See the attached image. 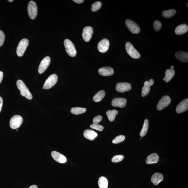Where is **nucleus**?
<instances>
[{"instance_id":"nucleus-23","label":"nucleus","mask_w":188,"mask_h":188,"mask_svg":"<svg viewBox=\"0 0 188 188\" xmlns=\"http://www.w3.org/2000/svg\"><path fill=\"white\" fill-rule=\"evenodd\" d=\"M159 157L156 153H153L148 156L146 159V163L147 164L156 163L158 162Z\"/></svg>"},{"instance_id":"nucleus-31","label":"nucleus","mask_w":188,"mask_h":188,"mask_svg":"<svg viewBox=\"0 0 188 188\" xmlns=\"http://www.w3.org/2000/svg\"><path fill=\"white\" fill-rule=\"evenodd\" d=\"M102 3L100 2H97L93 3L91 6V10L93 12H96L99 10L102 6Z\"/></svg>"},{"instance_id":"nucleus-9","label":"nucleus","mask_w":188,"mask_h":188,"mask_svg":"<svg viewBox=\"0 0 188 188\" xmlns=\"http://www.w3.org/2000/svg\"><path fill=\"white\" fill-rule=\"evenodd\" d=\"M171 102V100L169 96H164L159 100L157 106V110L158 111H161L165 108L170 104Z\"/></svg>"},{"instance_id":"nucleus-32","label":"nucleus","mask_w":188,"mask_h":188,"mask_svg":"<svg viewBox=\"0 0 188 188\" xmlns=\"http://www.w3.org/2000/svg\"><path fill=\"white\" fill-rule=\"evenodd\" d=\"M125 139V137L123 135H119L116 137L112 141L113 144H117L123 142Z\"/></svg>"},{"instance_id":"nucleus-6","label":"nucleus","mask_w":188,"mask_h":188,"mask_svg":"<svg viewBox=\"0 0 188 188\" xmlns=\"http://www.w3.org/2000/svg\"><path fill=\"white\" fill-rule=\"evenodd\" d=\"M58 76L56 74H53L49 76L44 85L43 89H49L55 85L58 81Z\"/></svg>"},{"instance_id":"nucleus-11","label":"nucleus","mask_w":188,"mask_h":188,"mask_svg":"<svg viewBox=\"0 0 188 188\" xmlns=\"http://www.w3.org/2000/svg\"><path fill=\"white\" fill-rule=\"evenodd\" d=\"M132 89L131 84L126 82L118 83L116 86L117 91L120 93H123L129 91Z\"/></svg>"},{"instance_id":"nucleus-38","label":"nucleus","mask_w":188,"mask_h":188,"mask_svg":"<svg viewBox=\"0 0 188 188\" xmlns=\"http://www.w3.org/2000/svg\"><path fill=\"white\" fill-rule=\"evenodd\" d=\"M3 104V100L1 97H0V112L2 110Z\"/></svg>"},{"instance_id":"nucleus-29","label":"nucleus","mask_w":188,"mask_h":188,"mask_svg":"<svg viewBox=\"0 0 188 188\" xmlns=\"http://www.w3.org/2000/svg\"><path fill=\"white\" fill-rule=\"evenodd\" d=\"M86 109L84 108H73L71 110V112L73 114L75 115H79L82 114L86 112Z\"/></svg>"},{"instance_id":"nucleus-34","label":"nucleus","mask_w":188,"mask_h":188,"mask_svg":"<svg viewBox=\"0 0 188 188\" xmlns=\"http://www.w3.org/2000/svg\"><path fill=\"white\" fill-rule=\"evenodd\" d=\"M90 127L92 129L100 131V132H102L104 129L103 126L98 124H93L90 125Z\"/></svg>"},{"instance_id":"nucleus-12","label":"nucleus","mask_w":188,"mask_h":188,"mask_svg":"<svg viewBox=\"0 0 188 188\" xmlns=\"http://www.w3.org/2000/svg\"><path fill=\"white\" fill-rule=\"evenodd\" d=\"M93 33V29L90 26H87L83 30L82 36L83 39L86 42H88L90 41Z\"/></svg>"},{"instance_id":"nucleus-1","label":"nucleus","mask_w":188,"mask_h":188,"mask_svg":"<svg viewBox=\"0 0 188 188\" xmlns=\"http://www.w3.org/2000/svg\"><path fill=\"white\" fill-rule=\"evenodd\" d=\"M17 88L20 91V95L25 97L27 99L31 100L32 96L28 87L26 86L24 83L21 80H18L17 82Z\"/></svg>"},{"instance_id":"nucleus-37","label":"nucleus","mask_w":188,"mask_h":188,"mask_svg":"<svg viewBox=\"0 0 188 188\" xmlns=\"http://www.w3.org/2000/svg\"><path fill=\"white\" fill-rule=\"evenodd\" d=\"M102 117L101 116L98 115L93 118V124H98L101 121Z\"/></svg>"},{"instance_id":"nucleus-24","label":"nucleus","mask_w":188,"mask_h":188,"mask_svg":"<svg viewBox=\"0 0 188 188\" xmlns=\"http://www.w3.org/2000/svg\"><path fill=\"white\" fill-rule=\"evenodd\" d=\"M175 74V71L174 69H168L166 71L165 78L163 80L166 82H168L171 80L174 77Z\"/></svg>"},{"instance_id":"nucleus-4","label":"nucleus","mask_w":188,"mask_h":188,"mask_svg":"<svg viewBox=\"0 0 188 188\" xmlns=\"http://www.w3.org/2000/svg\"><path fill=\"white\" fill-rule=\"evenodd\" d=\"M28 12L30 18L32 20L36 18L38 14V7L36 4L33 1H30L28 5Z\"/></svg>"},{"instance_id":"nucleus-35","label":"nucleus","mask_w":188,"mask_h":188,"mask_svg":"<svg viewBox=\"0 0 188 188\" xmlns=\"http://www.w3.org/2000/svg\"><path fill=\"white\" fill-rule=\"evenodd\" d=\"M153 26L154 29L156 31L158 32L160 30L162 27V24L160 22L156 20L154 22Z\"/></svg>"},{"instance_id":"nucleus-18","label":"nucleus","mask_w":188,"mask_h":188,"mask_svg":"<svg viewBox=\"0 0 188 188\" xmlns=\"http://www.w3.org/2000/svg\"><path fill=\"white\" fill-rule=\"evenodd\" d=\"M98 73L100 75L103 76H110L114 73V71L111 67H105L100 68L98 71Z\"/></svg>"},{"instance_id":"nucleus-43","label":"nucleus","mask_w":188,"mask_h":188,"mask_svg":"<svg viewBox=\"0 0 188 188\" xmlns=\"http://www.w3.org/2000/svg\"><path fill=\"white\" fill-rule=\"evenodd\" d=\"M8 2H12L14 1H13V0H8Z\"/></svg>"},{"instance_id":"nucleus-21","label":"nucleus","mask_w":188,"mask_h":188,"mask_svg":"<svg viewBox=\"0 0 188 188\" xmlns=\"http://www.w3.org/2000/svg\"><path fill=\"white\" fill-rule=\"evenodd\" d=\"M188 26L185 24H181L176 27L175 30V33L177 35H183L188 31Z\"/></svg>"},{"instance_id":"nucleus-41","label":"nucleus","mask_w":188,"mask_h":188,"mask_svg":"<svg viewBox=\"0 0 188 188\" xmlns=\"http://www.w3.org/2000/svg\"><path fill=\"white\" fill-rule=\"evenodd\" d=\"M29 188H38V187L36 185H33L30 186Z\"/></svg>"},{"instance_id":"nucleus-40","label":"nucleus","mask_w":188,"mask_h":188,"mask_svg":"<svg viewBox=\"0 0 188 188\" xmlns=\"http://www.w3.org/2000/svg\"><path fill=\"white\" fill-rule=\"evenodd\" d=\"M3 77V72L0 71V84L1 83Z\"/></svg>"},{"instance_id":"nucleus-5","label":"nucleus","mask_w":188,"mask_h":188,"mask_svg":"<svg viewBox=\"0 0 188 188\" xmlns=\"http://www.w3.org/2000/svg\"><path fill=\"white\" fill-rule=\"evenodd\" d=\"M126 49L127 52L131 57L135 59H139L141 57V55L139 52L130 42L126 43Z\"/></svg>"},{"instance_id":"nucleus-28","label":"nucleus","mask_w":188,"mask_h":188,"mask_svg":"<svg viewBox=\"0 0 188 188\" xmlns=\"http://www.w3.org/2000/svg\"><path fill=\"white\" fill-rule=\"evenodd\" d=\"M148 127H149L148 120L147 119H146L144 121L143 128L140 133L141 137H143L145 136L148 132Z\"/></svg>"},{"instance_id":"nucleus-20","label":"nucleus","mask_w":188,"mask_h":188,"mask_svg":"<svg viewBox=\"0 0 188 188\" xmlns=\"http://www.w3.org/2000/svg\"><path fill=\"white\" fill-rule=\"evenodd\" d=\"M84 136L86 138L90 141H93L98 136V134L95 131L89 129H87L84 131Z\"/></svg>"},{"instance_id":"nucleus-27","label":"nucleus","mask_w":188,"mask_h":188,"mask_svg":"<svg viewBox=\"0 0 188 188\" xmlns=\"http://www.w3.org/2000/svg\"><path fill=\"white\" fill-rule=\"evenodd\" d=\"M118 111L115 110H109L107 111L106 114L108 117V119L111 122L114 121L116 116L118 114Z\"/></svg>"},{"instance_id":"nucleus-44","label":"nucleus","mask_w":188,"mask_h":188,"mask_svg":"<svg viewBox=\"0 0 188 188\" xmlns=\"http://www.w3.org/2000/svg\"><path fill=\"white\" fill-rule=\"evenodd\" d=\"M188 4H187V7H188Z\"/></svg>"},{"instance_id":"nucleus-42","label":"nucleus","mask_w":188,"mask_h":188,"mask_svg":"<svg viewBox=\"0 0 188 188\" xmlns=\"http://www.w3.org/2000/svg\"><path fill=\"white\" fill-rule=\"evenodd\" d=\"M170 68H171V69H174V66H173V65H172V66L170 67Z\"/></svg>"},{"instance_id":"nucleus-14","label":"nucleus","mask_w":188,"mask_h":188,"mask_svg":"<svg viewBox=\"0 0 188 188\" xmlns=\"http://www.w3.org/2000/svg\"><path fill=\"white\" fill-rule=\"evenodd\" d=\"M153 80L150 79L149 81H146L144 84V86L142 89V97H144L147 96L150 93V86L153 85Z\"/></svg>"},{"instance_id":"nucleus-45","label":"nucleus","mask_w":188,"mask_h":188,"mask_svg":"<svg viewBox=\"0 0 188 188\" xmlns=\"http://www.w3.org/2000/svg\"><path fill=\"white\" fill-rule=\"evenodd\" d=\"M17 131H18V130H17Z\"/></svg>"},{"instance_id":"nucleus-2","label":"nucleus","mask_w":188,"mask_h":188,"mask_svg":"<svg viewBox=\"0 0 188 188\" xmlns=\"http://www.w3.org/2000/svg\"><path fill=\"white\" fill-rule=\"evenodd\" d=\"M64 44L67 53L71 57L75 56L77 52L73 43L69 39H66L64 41Z\"/></svg>"},{"instance_id":"nucleus-17","label":"nucleus","mask_w":188,"mask_h":188,"mask_svg":"<svg viewBox=\"0 0 188 188\" xmlns=\"http://www.w3.org/2000/svg\"><path fill=\"white\" fill-rule=\"evenodd\" d=\"M51 155L54 160L60 163L66 162L67 161L66 157L60 153L54 151L52 152Z\"/></svg>"},{"instance_id":"nucleus-36","label":"nucleus","mask_w":188,"mask_h":188,"mask_svg":"<svg viewBox=\"0 0 188 188\" xmlns=\"http://www.w3.org/2000/svg\"><path fill=\"white\" fill-rule=\"evenodd\" d=\"M5 36L4 32L0 30V47L3 44L4 40H5Z\"/></svg>"},{"instance_id":"nucleus-13","label":"nucleus","mask_w":188,"mask_h":188,"mask_svg":"<svg viewBox=\"0 0 188 188\" xmlns=\"http://www.w3.org/2000/svg\"><path fill=\"white\" fill-rule=\"evenodd\" d=\"M110 46V42L108 39H102L98 44V49L101 53H105L108 51Z\"/></svg>"},{"instance_id":"nucleus-22","label":"nucleus","mask_w":188,"mask_h":188,"mask_svg":"<svg viewBox=\"0 0 188 188\" xmlns=\"http://www.w3.org/2000/svg\"><path fill=\"white\" fill-rule=\"evenodd\" d=\"M151 180L154 185H158L163 180V175L159 173H156L152 176Z\"/></svg>"},{"instance_id":"nucleus-7","label":"nucleus","mask_w":188,"mask_h":188,"mask_svg":"<svg viewBox=\"0 0 188 188\" xmlns=\"http://www.w3.org/2000/svg\"><path fill=\"white\" fill-rule=\"evenodd\" d=\"M23 122V119L20 116L16 115L11 119L10 125V127L14 129H17L20 126Z\"/></svg>"},{"instance_id":"nucleus-26","label":"nucleus","mask_w":188,"mask_h":188,"mask_svg":"<svg viewBox=\"0 0 188 188\" xmlns=\"http://www.w3.org/2000/svg\"><path fill=\"white\" fill-rule=\"evenodd\" d=\"M99 188H108V181L107 179L104 177H101L99 178L98 182Z\"/></svg>"},{"instance_id":"nucleus-3","label":"nucleus","mask_w":188,"mask_h":188,"mask_svg":"<svg viewBox=\"0 0 188 188\" xmlns=\"http://www.w3.org/2000/svg\"><path fill=\"white\" fill-rule=\"evenodd\" d=\"M29 45V41L27 39H23L19 42L17 49V54L19 57L22 56Z\"/></svg>"},{"instance_id":"nucleus-19","label":"nucleus","mask_w":188,"mask_h":188,"mask_svg":"<svg viewBox=\"0 0 188 188\" xmlns=\"http://www.w3.org/2000/svg\"><path fill=\"white\" fill-rule=\"evenodd\" d=\"M176 58L180 62H187L188 61V53L183 51H178L175 54Z\"/></svg>"},{"instance_id":"nucleus-30","label":"nucleus","mask_w":188,"mask_h":188,"mask_svg":"<svg viewBox=\"0 0 188 188\" xmlns=\"http://www.w3.org/2000/svg\"><path fill=\"white\" fill-rule=\"evenodd\" d=\"M176 13V11L174 9L165 11L162 12V16L165 18H170L174 16Z\"/></svg>"},{"instance_id":"nucleus-39","label":"nucleus","mask_w":188,"mask_h":188,"mask_svg":"<svg viewBox=\"0 0 188 188\" xmlns=\"http://www.w3.org/2000/svg\"><path fill=\"white\" fill-rule=\"evenodd\" d=\"M73 2L78 4H81L84 2V0H73Z\"/></svg>"},{"instance_id":"nucleus-25","label":"nucleus","mask_w":188,"mask_h":188,"mask_svg":"<svg viewBox=\"0 0 188 188\" xmlns=\"http://www.w3.org/2000/svg\"><path fill=\"white\" fill-rule=\"evenodd\" d=\"M105 96V92L104 90H101L98 92L94 96L93 100L95 102H99L103 99Z\"/></svg>"},{"instance_id":"nucleus-8","label":"nucleus","mask_w":188,"mask_h":188,"mask_svg":"<svg viewBox=\"0 0 188 188\" xmlns=\"http://www.w3.org/2000/svg\"><path fill=\"white\" fill-rule=\"evenodd\" d=\"M126 24L129 30L133 34H138L140 32V28L135 22L130 20H126Z\"/></svg>"},{"instance_id":"nucleus-15","label":"nucleus","mask_w":188,"mask_h":188,"mask_svg":"<svg viewBox=\"0 0 188 188\" xmlns=\"http://www.w3.org/2000/svg\"><path fill=\"white\" fill-rule=\"evenodd\" d=\"M126 100L124 98H115L111 102L112 106L119 108H124L126 106Z\"/></svg>"},{"instance_id":"nucleus-16","label":"nucleus","mask_w":188,"mask_h":188,"mask_svg":"<svg viewBox=\"0 0 188 188\" xmlns=\"http://www.w3.org/2000/svg\"><path fill=\"white\" fill-rule=\"evenodd\" d=\"M188 109V99H185L181 101L177 106L176 111L180 114L186 111Z\"/></svg>"},{"instance_id":"nucleus-33","label":"nucleus","mask_w":188,"mask_h":188,"mask_svg":"<svg viewBox=\"0 0 188 188\" xmlns=\"http://www.w3.org/2000/svg\"><path fill=\"white\" fill-rule=\"evenodd\" d=\"M124 156L123 155H117L113 157L111 161L113 162L118 163L123 160Z\"/></svg>"},{"instance_id":"nucleus-10","label":"nucleus","mask_w":188,"mask_h":188,"mask_svg":"<svg viewBox=\"0 0 188 188\" xmlns=\"http://www.w3.org/2000/svg\"><path fill=\"white\" fill-rule=\"evenodd\" d=\"M51 62V59L49 56L45 57L41 60L38 67L39 74H41L46 70Z\"/></svg>"}]
</instances>
